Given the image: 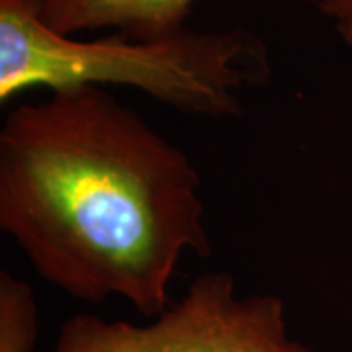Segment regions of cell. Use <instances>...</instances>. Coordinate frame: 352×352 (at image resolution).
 Listing matches in <instances>:
<instances>
[{
  "instance_id": "cell-1",
  "label": "cell",
  "mask_w": 352,
  "mask_h": 352,
  "mask_svg": "<svg viewBox=\"0 0 352 352\" xmlns=\"http://www.w3.org/2000/svg\"><path fill=\"white\" fill-rule=\"evenodd\" d=\"M200 190L188 155L102 87L18 104L0 129V227L82 302L163 314L182 256L212 252Z\"/></svg>"
},
{
  "instance_id": "cell-2",
  "label": "cell",
  "mask_w": 352,
  "mask_h": 352,
  "mask_svg": "<svg viewBox=\"0 0 352 352\" xmlns=\"http://www.w3.org/2000/svg\"><path fill=\"white\" fill-rule=\"evenodd\" d=\"M261 39L245 30L157 39H76L45 24L38 0H0V102L36 87H131L178 112L241 113L243 90L268 80Z\"/></svg>"
},
{
  "instance_id": "cell-3",
  "label": "cell",
  "mask_w": 352,
  "mask_h": 352,
  "mask_svg": "<svg viewBox=\"0 0 352 352\" xmlns=\"http://www.w3.org/2000/svg\"><path fill=\"white\" fill-rule=\"evenodd\" d=\"M38 305L24 280L0 286V352H32ZM55 352H311L292 339L284 302L274 294L237 296L235 278L206 272L186 294L145 325L75 315Z\"/></svg>"
},
{
  "instance_id": "cell-4",
  "label": "cell",
  "mask_w": 352,
  "mask_h": 352,
  "mask_svg": "<svg viewBox=\"0 0 352 352\" xmlns=\"http://www.w3.org/2000/svg\"><path fill=\"white\" fill-rule=\"evenodd\" d=\"M194 0H38L51 30L76 36L113 28L131 39H157L184 30Z\"/></svg>"
},
{
  "instance_id": "cell-5",
  "label": "cell",
  "mask_w": 352,
  "mask_h": 352,
  "mask_svg": "<svg viewBox=\"0 0 352 352\" xmlns=\"http://www.w3.org/2000/svg\"><path fill=\"white\" fill-rule=\"evenodd\" d=\"M319 8L335 22V28L352 45V0H319Z\"/></svg>"
}]
</instances>
